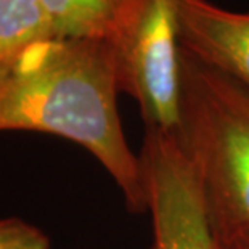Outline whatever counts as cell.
Wrapping results in <instances>:
<instances>
[{"label":"cell","instance_id":"6","mask_svg":"<svg viewBox=\"0 0 249 249\" xmlns=\"http://www.w3.org/2000/svg\"><path fill=\"white\" fill-rule=\"evenodd\" d=\"M53 37L40 0H0V76L34 45Z\"/></svg>","mask_w":249,"mask_h":249},{"label":"cell","instance_id":"8","mask_svg":"<svg viewBox=\"0 0 249 249\" xmlns=\"http://www.w3.org/2000/svg\"><path fill=\"white\" fill-rule=\"evenodd\" d=\"M0 249H52V246L39 227L10 217L0 220Z\"/></svg>","mask_w":249,"mask_h":249},{"label":"cell","instance_id":"1","mask_svg":"<svg viewBox=\"0 0 249 249\" xmlns=\"http://www.w3.org/2000/svg\"><path fill=\"white\" fill-rule=\"evenodd\" d=\"M118 93L109 40L53 37L0 76V132L50 134L84 146L113 177L127 208L143 213L140 156L125 140Z\"/></svg>","mask_w":249,"mask_h":249},{"label":"cell","instance_id":"7","mask_svg":"<svg viewBox=\"0 0 249 249\" xmlns=\"http://www.w3.org/2000/svg\"><path fill=\"white\" fill-rule=\"evenodd\" d=\"M56 37L109 39L121 0H40Z\"/></svg>","mask_w":249,"mask_h":249},{"label":"cell","instance_id":"9","mask_svg":"<svg viewBox=\"0 0 249 249\" xmlns=\"http://www.w3.org/2000/svg\"><path fill=\"white\" fill-rule=\"evenodd\" d=\"M219 249H249V231L215 229Z\"/></svg>","mask_w":249,"mask_h":249},{"label":"cell","instance_id":"5","mask_svg":"<svg viewBox=\"0 0 249 249\" xmlns=\"http://www.w3.org/2000/svg\"><path fill=\"white\" fill-rule=\"evenodd\" d=\"M180 45L249 89V12H233L211 0H182Z\"/></svg>","mask_w":249,"mask_h":249},{"label":"cell","instance_id":"4","mask_svg":"<svg viewBox=\"0 0 249 249\" xmlns=\"http://www.w3.org/2000/svg\"><path fill=\"white\" fill-rule=\"evenodd\" d=\"M139 156L151 217L148 249H219L199 178L180 137L145 132Z\"/></svg>","mask_w":249,"mask_h":249},{"label":"cell","instance_id":"2","mask_svg":"<svg viewBox=\"0 0 249 249\" xmlns=\"http://www.w3.org/2000/svg\"><path fill=\"white\" fill-rule=\"evenodd\" d=\"M180 140L213 225L249 231V89L183 49Z\"/></svg>","mask_w":249,"mask_h":249},{"label":"cell","instance_id":"3","mask_svg":"<svg viewBox=\"0 0 249 249\" xmlns=\"http://www.w3.org/2000/svg\"><path fill=\"white\" fill-rule=\"evenodd\" d=\"M182 0H121L109 42L119 92L139 103L145 132L180 137Z\"/></svg>","mask_w":249,"mask_h":249}]
</instances>
